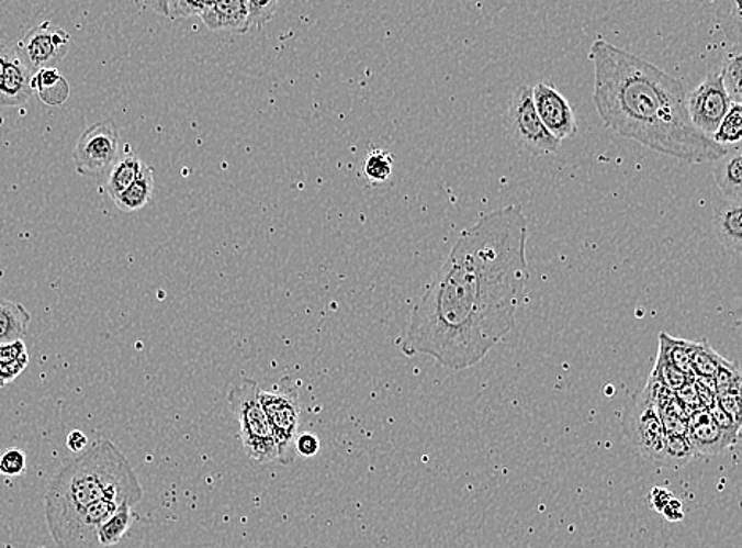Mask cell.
<instances>
[{"label":"cell","instance_id":"obj_1","mask_svg":"<svg viewBox=\"0 0 742 548\" xmlns=\"http://www.w3.org/2000/svg\"><path fill=\"white\" fill-rule=\"evenodd\" d=\"M529 222L521 205L486 214L461 232L412 311L401 350L451 371L475 367L514 332L527 279Z\"/></svg>","mask_w":742,"mask_h":548},{"label":"cell","instance_id":"obj_2","mask_svg":"<svg viewBox=\"0 0 742 548\" xmlns=\"http://www.w3.org/2000/svg\"><path fill=\"white\" fill-rule=\"evenodd\" d=\"M589 59L594 105L609 131L690 164L717 163L729 153L692 125L686 88L672 75L602 38Z\"/></svg>","mask_w":742,"mask_h":548},{"label":"cell","instance_id":"obj_3","mask_svg":"<svg viewBox=\"0 0 742 548\" xmlns=\"http://www.w3.org/2000/svg\"><path fill=\"white\" fill-rule=\"evenodd\" d=\"M143 494L142 483L124 454L109 439L95 440L49 483L45 496L49 535L56 543L85 508L103 497H116L134 507Z\"/></svg>","mask_w":742,"mask_h":548},{"label":"cell","instance_id":"obj_4","mask_svg":"<svg viewBox=\"0 0 742 548\" xmlns=\"http://www.w3.org/2000/svg\"><path fill=\"white\" fill-rule=\"evenodd\" d=\"M260 387L252 379L244 378L228 393L229 410L236 415L241 429L244 450L258 465L278 461V444L270 422L258 398Z\"/></svg>","mask_w":742,"mask_h":548},{"label":"cell","instance_id":"obj_5","mask_svg":"<svg viewBox=\"0 0 742 548\" xmlns=\"http://www.w3.org/2000/svg\"><path fill=\"white\" fill-rule=\"evenodd\" d=\"M261 406L270 422L278 444V461L281 465L295 463L297 429H300V392L292 378H284L271 390L258 392Z\"/></svg>","mask_w":742,"mask_h":548},{"label":"cell","instance_id":"obj_6","mask_svg":"<svg viewBox=\"0 0 742 548\" xmlns=\"http://www.w3.org/2000/svg\"><path fill=\"white\" fill-rule=\"evenodd\" d=\"M507 127L516 145L533 156H550L561 148V142L547 131L537 114L530 86H519L511 96L507 110Z\"/></svg>","mask_w":742,"mask_h":548},{"label":"cell","instance_id":"obj_7","mask_svg":"<svg viewBox=\"0 0 742 548\" xmlns=\"http://www.w3.org/2000/svg\"><path fill=\"white\" fill-rule=\"evenodd\" d=\"M623 435L638 454L654 463L665 461L666 433L661 415L647 387L634 398L632 406L623 415Z\"/></svg>","mask_w":742,"mask_h":548},{"label":"cell","instance_id":"obj_8","mask_svg":"<svg viewBox=\"0 0 742 548\" xmlns=\"http://www.w3.org/2000/svg\"><path fill=\"white\" fill-rule=\"evenodd\" d=\"M120 153V131L113 121L92 124L82 132L75 146L74 160L78 174L86 178H102L116 164Z\"/></svg>","mask_w":742,"mask_h":548},{"label":"cell","instance_id":"obj_9","mask_svg":"<svg viewBox=\"0 0 742 548\" xmlns=\"http://www.w3.org/2000/svg\"><path fill=\"white\" fill-rule=\"evenodd\" d=\"M71 38L67 31L52 21H43L18 42L16 55L32 74L56 67L70 49Z\"/></svg>","mask_w":742,"mask_h":548},{"label":"cell","instance_id":"obj_10","mask_svg":"<svg viewBox=\"0 0 742 548\" xmlns=\"http://www.w3.org/2000/svg\"><path fill=\"white\" fill-rule=\"evenodd\" d=\"M731 100L719 71H711L697 89L687 96V113L692 125L711 138L720 121L730 110Z\"/></svg>","mask_w":742,"mask_h":548},{"label":"cell","instance_id":"obj_11","mask_svg":"<svg viewBox=\"0 0 742 548\" xmlns=\"http://www.w3.org/2000/svg\"><path fill=\"white\" fill-rule=\"evenodd\" d=\"M532 100L541 123L555 139L562 142L575 137L578 131L575 113L558 89L548 82H537L532 88Z\"/></svg>","mask_w":742,"mask_h":548},{"label":"cell","instance_id":"obj_12","mask_svg":"<svg viewBox=\"0 0 742 548\" xmlns=\"http://www.w3.org/2000/svg\"><path fill=\"white\" fill-rule=\"evenodd\" d=\"M687 439L695 454L706 455V457L722 454L737 443L716 425L706 407H698L688 414Z\"/></svg>","mask_w":742,"mask_h":548},{"label":"cell","instance_id":"obj_13","mask_svg":"<svg viewBox=\"0 0 742 548\" xmlns=\"http://www.w3.org/2000/svg\"><path fill=\"white\" fill-rule=\"evenodd\" d=\"M200 18L213 32L247 34L250 31L246 0H216Z\"/></svg>","mask_w":742,"mask_h":548},{"label":"cell","instance_id":"obj_14","mask_svg":"<svg viewBox=\"0 0 742 548\" xmlns=\"http://www.w3.org/2000/svg\"><path fill=\"white\" fill-rule=\"evenodd\" d=\"M32 71L24 66L23 60L14 55L0 75V105L21 107L29 102L32 89Z\"/></svg>","mask_w":742,"mask_h":548},{"label":"cell","instance_id":"obj_15","mask_svg":"<svg viewBox=\"0 0 742 548\" xmlns=\"http://www.w3.org/2000/svg\"><path fill=\"white\" fill-rule=\"evenodd\" d=\"M742 206L720 200L715 205V232L726 249L740 257L742 250Z\"/></svg>","mask_w":742,"mask_h":548},{"label":"cell","instance_id":"obj_16","mask_svg":"<svg viewBox=\"0 0 742 548\" xmlns=\"http://www.w3.org/2000/svg\"><path fill=\"white\" fill-rule=\"evenodd\" d=\"M715 181L723 200L742 205V156L740 152L727 153L717 160Z\"/></svg>","mask_w":742,"mask_h":548},{"label":"cell","instance_id":"obj_17","mask_svg":"<svg viewBox=\"0 0 742 548\" xmlns=\"http://www.w3.org/2000/svg\"><path fill=\"white\" fill-rule=\"evenodd\" d=\"M154 188H156V175L148 164H143L135 181L117 199L113 200L114 205L125 213L142 210L148 205Z\"/></svg>","mask_w":742,"mask_h":548},{"label":"cell","instance_id":"obj_18","mask_svg":"<svg viewBox=\"0 0 742 548\" xmlns=\"http://www.w3.org/2000/svg\"><path fill=\"white\" fill-rule=\"evenodd\" d=\"M31 314L21 303L0 300V344L23 342Z\"/></svg>","mask_w":742,"mask_h":548},{"label":"cell","instance_id":"obj_19","mask_svg":"<svg viewBox=\"0 0 742 548\" xmlns=\"http://www.w3.org/2000/svg\"><path fill=\"white\" fill-rule=\"evenodd\" d=\"M32 89L43 103L52 107L63 105L70 94V86L56 67H48L32 75Z\"/></svg>","mask_w":742,"mask_h":548},{"label":"cell","instance_id":"obj_20","mask_svg":"<svg viewBox=\"0 0 742 548\" xmlns=\"http://www.w3.org/2000/svg\"><path fill=\"white\" fill-rule=\"evenodd\" d=\"M143 164L145 163L135 154H125L122 159L116 160V164L109 171V179H106L105 184V191L111 199H117L135 181Z\"/></svg>","mask_w":742,"mask_h":548},{"label":"cell","instance_id":"obj_21","mask_svg":"<svg viewBox=\"0 0 742 548\" xmlns=\"http://www.w3.org/2000/svg\"><path fill=\"white\" fill-rule=\"evenodd\" d=\"M27 364L29 354L24 342L0 344V389L26 370Z\"/></svg>","mask_w":742,"mask_h":548},{"label":"cell","instance_id":"obj_22","mask_svg":"<svg viewBox=\"0 0 742 548\" xmlns=\"http://www.w3.org/2000/svg\"><path fill=\"white\" fill-rule=\"evenodd\" d=\"M132 522H134V515H132L131 504H121L117 511L110 518H106L97 532L99 546L102 548L117 546L122 537L127 535L128 529H131Z\"/></svg>","mask_w":742,"mask_h":548},{"label":"cell","instance_id":"obj_23","mask_svg":"<svg viewBox=\"0 0 742 548\" xmlns=\"http://www.w3.org/2000/svg\"><path fill=\"white\" fill-rule=\"evenodd\" d=\"M729 364L730 361L719 356L706 339L692 342V371H694V378L715 379L720 368Z\"/></svg>","mask_w":742,"mask_h":548},{"label":"cell","instance_id":"obj_24","mask_svg":"<svg viewBox=\"0 0 742 548\" xmlns=\"http://www.w3.org/2000/svg\"><path fill=\"white\" fill-rule=\"evenodd\" d=\"M659 354H662L673 367L684 374L694 378L692 371V342L690 339L673 338L668 333H661L659 338Z\"/></svg>","mask_w":742,"mask_h":548},{"label":"cell","instance_id":"obj_25","mask_svg":"<svg viewBox=\"0 0 742 548\" xmlns=\"http://www.w3.org/2000/svg\"><path fill=\"white\" fill-rule=\"evenodd\" d=\"M722 78L723 88L729 94L731 102H742V55L740 45L731 46L727 52L726 60H723L722 69L719 71Z\"/></svg>","mask_w":742,"mask_h":548},{"label":"cell","instance_id":"obj_26","mask_svg":"<svg viewBox=\"0 0 742 548\" xmlns=\"http://www.w3.org/2000/svg\"><path fill=\"white\" fill-rule=\"evenodd\" d=\"M742 137V107L741 103H731L719 127L712 135V142L720 146L737 145Z\"/></svg>","mask_w":742,"mask_h":548},{"label":"cell","instance_id":"obj_27","mask_svg":"<svg viewBox=\"0 0 742 548\" xmlns=\"http://www.w3.org/2000/svg\"><path fill=\"white\" fill-rule=\"evenodd\" d=\"M393 160L392 153L379 148L371 149L364 159V177L372 184H383L392 178Z\"/></svg>","mask_w":742,"mask_h":548},{"label":"cell","instance_id":"obj_28","mask_svg":"<svg viewBox=\"0 0 742 548\" xmlns=\"http://www.w3.org/2000/svg\"><path fill=\"white\" fill-rule=\"evenodd\" d=\"M694 455L695 452L692 449L690 443H688L687 435H666L665 461H663V465L683 468L694 458Z\"/></svg>","mask_w":742,"mask_h":548},{"label":"cell","instance_id":"obj_29","mask_svg":"<svg viewBox=\"0 0 742 548\" xmlns=\"http://www.w3.org/2000/svg\"><path fill=\"white\" fill-rule=\"evenodd\" d=\"M662 385H665L670 392L676 393L677 390L683 389L688 381H692L690 376L684 374L683 371L677 370L676 367H673L662 354H657V360H655L654 370L651 372Z\"/></svg>","mask_w":742,"mask_h":548},{"label":"cell","instance_id":"obj_30","mask_svg":"<svg viewBox=\"0 0 742 548\" xmlns=\"http://www.w3.org/2000/svg\"><path fill=\"white\" fill-rule=\"evenodd\" d=\"M712 381H715L717 398L729 395V393H741L740 365L730 361L729 365L720 368Z\"/></svg>","mask_w":742,"mask_h":548},{"label":"cell","instance_id":"obj_31","mask_svg":"<svg viewBox=\"0 0 742 548\" xmlns=\"http://www.w3.org/2000/svg\"><path fill=\"white\" fill-rule=\"evenodd\" d=\"M249 10V29L267 26L278 10L279 0H246Z\"/></svg>","mask_w":742,"mask_h":548},{"label":"cell","instance_id":"obj_32","mask_svg":"<svg viewBox=\"0 0 742 548\" xmlns=\"http://www.w3.org/2000/svg\"><path fill=\"white\" fill-rule=\"evenodd\" d=\"M216 0H170L168 3L167 16L171 20L178 18L200 16L206 12Z\"/></svg>","mask_w":742,"mask_h":548},{"label":"cell","instance_id":"obj_33","mask_svg":"<svg viewBox=\"0 0 742 548\" xmlns=\"http://www.w3.org/2000/svg\"><path fill=\"white\" fill-rule=\"evenodd\" d=\"M26 454L21 449H5L0 454V476L3 478H18L26 471Z\"/></svg>","mask_w":742,"mask_h":548},{"label":"cell","instance_id":"obj_34","mask_svg":"<svg viewBox=\"0 0 742 548\" xmlns=\"http://www.w3.org/2000/svg\"><path fill=\"white\" fill-rule=\"evenodd\" d=\"M708 411L709 414H711L712 421L716 422V425L719 426V428L722 429V432L726 433L729 438L733 440H738V438H740L741 424L734 422L733 418H731L730 415L727 414L722 407H720V404L717 403V401L711 407H709Z\"/></svg>","mask_w":742,"mask_h":548},{"label":"cell","instance_id":"obj_35","mask_svg":"<svg viewBox=\"0 0 742 548\" xmlns=\"http://www.w3.org/2000/svg\"><path fill=\"white\" fill-rule=\"evenodd\" d=\"M694 385L701 407L709 410L717 401L715 381L708 378H694Z\"/></svg>","mask_w":742,"mask_h":548},{"label":"cell","instance_id":"obj_36","mask_svg":"<svg viewBox=\"0 0 742 548\" xmlns=\"http://www.w3.org/2000/svg\"><path fill=\"white\" fill-rule=\"evenodd\" d=\"M717 403L720 404L723 411L733 418L734 422L741 424V393H729L717 398Z\"/></svg>","mask_w":742,"mask_h":548},{"label":"cell","instance_id":"obj_37","mask_svg":"<svg viewBox=\"0 0 742 548\" xmlns=\"http://www.w3.org/2000/svg\"><path fill=\"white\" fill-rule=\"evenodd\" d=\"M318 449H321V443H318L317 436L311 435V433L297 436L296 454L301 457H314L318 454Z\"/></svg>","mask_w":742,"mask_h":548},{"label":"cell","instance_id":"obj_38","mask_svg":"<svg viewBox=\"0 0 742 548\" xmlns=\"http://www.w3.org/2000/svg\"><path fill=\"white\" fill-rule=\"evenodd\" d=\"M675 497V494L670 492L666 489H652L651 494H649V506L654 508V511L662 512L665 508L666 504Z\"/></svg>","mask_w":742,"mask_h":548},{"label":"cell","instance_id":"obj_39","mask_svg":"<svg viewBox=\"0 0 742 548\" xmlns=\"http://www.w3.org/2000/svg\"><path fill=\"white\" fill-rule=\"evenodd\" d=\"M89 438L80 429H75L67 436V447L74 454H81L82 450L88 449Z\"/></svg>","mask_w":742,"mask_h":548},{"label":"cell","instance_id":"obj_40","mask_svg":"<svg viewBox=\"0 0 742 548\" xmlns=\"http://www.w3.org/2000/svg\"><path fill=\"white\" fill-rule=\"evenodd\" d=\"M661 514L663 515V517L666 518V521L670 522L683 521L684 518L683 504H681V501H677L676 497H673V500L670 501L668 504H666L665 508H663Z\"/></svg>","mask_w":742,"mask_h":548},{"label":"cell","instance_id":"obj_41","mask_svg":"<svg viewBox=\"0 0 742 548\" xmlns=\"http://www.w3.org/2000/svg\"><path fill=\"white\" fill-rule=\"evenodd\" d=\"M14 55H16V48L10 45V43L0 41V75L3 74L7 64L13 59Z\"/></svg>","mask_w":742,"mask_h":548},{"label":"cell","instance_id":"obj_42","mask_svg":"<svg viewBox=\"0 0 742 548\" xmlns=\"http://www.w3.org/2000/svg\"><path fill=\"white\" fill-rule=\"evenodd\" d=\"M731 5L729 9L730 23H733L734 31L737 35H740L741 31V2L740 0H730Z\"/></svg>","mask_w":742,"mask_h":548},{"label":"cell","instance_id":"obj_43","mask_svg":"<svg viewBox=\"0 0 742 548\" xmlns=\"http://www.w3.org/2000/svg\"><path fill=\"white\" fill-rule=\"evenodd\" d=\"M157 3H159V5H157V10L160 12V9H165L164 13L167 14L168 3H170V0H157Z\"/></svg>","mask_w":742,"mask_h":548}]
</instances>
